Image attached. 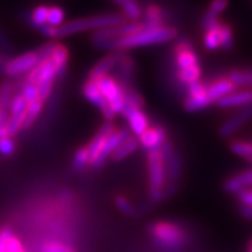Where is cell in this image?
Listing matches in <instances>:
<instances>
[{
	"instance_id": "7402d4cb",
	"label": "cell",
	"mask_w": 252,
	"mask_h": 252,
	"mask_svg": "<svg viewBox=\"0 0 252 252\" xmlns=\"http://www.w3.org/2000/svg\"><path fill=\"white\" fill-rule=\"evenodd\" d=\"M0 252H26L22 242L9 227L0 229Z\"/></svg>"
},
{
	"instance_id": "bcb514c9",
	"label": "cell",
	"mask_w": 252,
	"mask_h": 252,
	"mask_svg": "<svg viewBox=\"0 0 252 252\" xmlns=\"http://www.w3.org/2000/svg\"><path fill=\"white\" fill-rule=\"evenodd\" d=\"M240 213L245 219H247V220H251L252 219V206H249V205H241Z\"/></svg>"
},
{
	"instance_id": "f546056e",
	"label": "cell",
	"mask_w": 252,
	"mask_h": 252,
	"mask_svg": "<svg viewBox=\"0 0 252 252\" xmlns=\"http://www.w3.org/2000/svg\"><path fill=\"white\" fill-rule=\"evenodd\" d=\"M230 151L236 154L237 157H241L243 159L249 160L250 163H252V144L247 142V141H232L229 144Z\"/></svg>"
},
{
	"instance_id": "74e56055",
	"label": "cell",
	"mask_w": 252,
	"mask_h": 252,
	"mask_svg": "<svg viewBox=\"0 0 252 252\" xmlns=\"http://www.w3.org/2000/svg\"><path fill=\"white\" fill-rule=\"evenodd\" d=\"M90 164L89 153H87L86 147H80L76 151L73 158V168L74 170H82L85 166Z\"/></svg>"
},
{
	"instance_id": "ab89813d",
	"label": "cell",
	"mask_w": 252,
	"mask_h": 252,
	"mask_svg": "<svg viewBox=\"0 0 252 252\" xmlns=\"http://www.w3.org/2000/svg\"><path fill=\"white\" fill-rule=\"evenodd\" d=\"M57 45H58L57 42L51 41V42H48V44L42 45L41 48H38L37 50H36V55H37L38 58V62L49 61V59L51 58V55H53V53H54Z\"/></svg>"
},
{
	"instance_id": "4fadbf2b",
	"label": "cell",
	"mask_w": 252,
	"mask_h": 252,
	"mask_svg": "<svg viewBox=\"0 0 252 252\" xmlns=\"http://www.w3.org/2000/svg\"><path fill=\"white\" fill-rule=\"evenodd\" d=\"M160 153L163 155L164 164H165L166 178H169L170 181H177L181 176V169H182V163H181L178 154L174 151L172 144L168 140L161 146Z\"/></svg>"
},
{
	"instance_id": "e575fe53",
	"label": "cell",
	"mask_w": 252,
	"mask_h": 252,
	"mask_svg": "<svg viewBox=\"0 0 252 252\" xmlns=\"http://www.w3.org/2000/svg\"><path fill=\"white\" fill-rule=\"evenodd\" d=\"M219 36H220V45L224 50H230L233 48V31L232 27L227 23H223L219 30Z\"/></svg>"
},
{
	"instance_id": "ffe728a7",
	"label": "cell",
	"mask_w": 252,
	"mask_h": 252,
	"mask_svg": "<svg viewBox=\"0 0 252 252\" xmlns=\"http://www.w3.org/2000/svg\"><path fill=\"white\" fill-rule=\"evenodd\" d=\"M166 19H168V13L164 8H161L158 4H149L144 13V23L145 27H163L166 26Z\"/></svg>"
},
{
	"instance_id": "4dcf8cb0",
	"label": "cell",
	"mask_w": 252,
	"mask_h": 252,
	"mask_svg": "<svg viewBox=\"0 0 252 252\" xmlns=\"http://www.w3.org/2000/svg\"><path fill=\"white\" fill-rule=\"evenodd\" d=\"M211 102L208 99V95L198 96V97H191L187 96V99L185 100V109L189 113L200 112L202 109H206Z\"/></svg>"
},
{
	"instance_id": "5bb4252c",
	"label": "cell",
	"mask_w": 252,
	"mask_h": 252,
	"mask_svg": "<svg viewBox=\"0 0 252 252\" xmlns=\"http://www.w3.org/2000/svg\"><path fill=\"white\" fill-rule=\"evenodd\" d=\"M252 119V105L246 106V108L241 109L240 112L233 115L232 118L225 121L219 128V136L223 138L230 137L232 134L236 133L243 125H246L247 122Z\"/></svg>"
},
{
	"instance_id": "277c9868",
	"label": "cell",
	"mask_w": 252,
	"mask_h": 252,
	"mask_svg": "<svg viewBox=\"0 0 252 252\" xmlns=\"http://www.w3.org/2000/svg\"><path fill=\"white\" fill-rule=\"evenodd\" d=\"M145 26L142 22H125L122 25L108 27V29L95 31L91 36V42L96 48L102 50H112L113 45L117 40L133 35L136 32L141 31Z\"/></svg>"
},
{
	"instance_id": "4316f807",
	"label": "cell",
	"mask_w": 252,
	"mask_h": 252,
	"mask_svg": "<svg viewBox=\"0 0 252 252\" xmlns=\"http://www.w3.org/2000/svg\"><path fill=\"white\" fill-rule=\"evenodd\" d=\"M228 80L237 87H252V69H234L228 74Z\"/></svg>"
},
{
	"instance_id": "7bdbcfd3",
	"label": "cell",
	"mask_w": 252,
	"mask_h": 252,
	"mask_svg": "<svg viewBox=\"0 0 252 252\" xmlns=\"http://www.w3.org/2000/svg\"><path fill=\"white\" fill-rule=\"evenodd\" d=\"M115 205H117V208H118L123 214L126 215L133 214V211H134L133 206H132L131 202L128 201L125 196H118L117 200H115Z\"/></svg>"
},
{
	"instance_id": "ba28073f",
	"label": "cell",
	"mask_w": 252,
	"mask_h": 252,
	"mask_svg": "<svg viewBox=\"0 0 252 252\" xmlns=\"http://www.w3.org/2000/svg\"><path fill=\"white\" fill-rule=\"evenodd\" d=\"M129 137H131V131L129 129H114V132L105 140V144L102 146L99 157L96 158V160L91 164V166L95 168V169L101 168L108 161L109 158L113 157L115 150Z\"/></svg>"
},
{
	"instance_id": "60d3db41",
	"label": "cell",
	"mask_w": 252,
	"mask_h": 252,
	"mask_svg": "<svg viewBox=\"0 0 252 252\" xmlns=\"http://www.w3.org/2000/svg\"><path fill=\"white\" fill-rule=\"evenodd\" d=\"M206 87H208V85L202 83L201 81H196V82L187 85V93H189V96H191V97L205 96L206 95Z\"/></svg>"
},
{
	"instance_id": "9a60e30c",
	"label": "cell",
	"mask_w": 252,
	"mask_h": 252,
	"mask_svg": "<svg viewBox=\"0 0 252 252\" xmlns=\"http://www.w3.org/2000/svg\"><path fill=\"white\" fill-rule=\"evenodd\" d=\"M166 141V132L163 127L160 126H154L145 132L141 137H138V142L145 150L151 153L161 149L164 142Z\"/></svg>"
},
{
	"instance_id": "484cf974",
	"label": "cell",
	"mask_w": 252,
	"mask_h": 252,
	"mask_svg": "<svg viewBox=\"0 0 252 252\" xmlns=\"http://www.w3.org/2000/svg\"><path fill=\"white\" fill-rule=\"evenodd\" d=\"M138 146H140V142L136 137H129L121 145V146L115 150V153L113 154V160L114 161H121V160H125L126 158H128L131 154H133L134 151L137 150Z\"/></svg>"
},
{
	"instance_id": "816d5d0a",
	"label": "cell",
	"mask_w": 252,
	"mask_h": 252,
	"mask_svg": "<svg viewBox=\"0 0 252 252\" xmlns=\"http://www.w3.org/2000/svg\"><path fill=\"white\" fill-rule=\"evenodd\" d=\"M249 252H252V246L250 247V250H249Z\"/></svg>"
},
{
	"instance_id": "2e32d148",
	"label": "cell",
	"mask_w": 252,
	"mask_h": 252,
	"mask_svg": "<svg viewBox=\"0 0 252 252\" xmlns=\"http://www.w3.org/2000/svg\"><path fill=\"white\" fill-rule=\"evenodd\" d=\"M121 53H113V54L106 55L105 58H102L101 61L94 65V68L90 70L89 80L90 81H97L102 77L108 76L114 68L118 67V63L121 61Z\"/></svg>"
},
{
	"instance_id": "c3c4849f",
	"label": "cell",
	"mask_w": 252,
	"mask_h": 252,
	"mask_svg": "<svg viewBox=\"0 0 252 252\" xmlns=\"http://www.w3.org/2000/svg\"><path fill=\"white\" fill-rule=\"evenodd\" d=\"M6 137H9L8 136V131H6V126H0V141Z\"/></svg>"
},
{
	"instance_id": "ee69618b",
	"label": "cell",
	"mask_w": 252,
	"mask_h": 252,
	"mask_svg": "<svg viewBox=\"0 0 252 252\" xmlns=\"http://www.w3.org/2000/svg\"><path fill=\"white\" fill-rule=\"evenodd\" d=\"M228 4H229L228 0H213L210 5H209L208 10L211 13H214L215 16H219L220 13H223L224 10L227 9Z\"/></svg>"
},
{
	"instance_id": "d590c367",
	"label": "cell",
	"mask_w": 252,
	"mask_h": 252,
	"mask_svg": "<svg viewBox=\"0 0 252 252\" xmlns=\"http://www.w3.org/2000/svg\"><path fill=\"white\" fill-rule=\"evenodd\" d=\"M21 95L23 96L26 99V101L29 102H33L36 100L40 99V96H38V89L37 85H35L31 81L26 80L22 85V91H21Z\"/></svg>"
},
{
	"instance_id": "7c38bea8",
	"label": "cell",
	"mask_w": 252,
	"mask_h": 252,
	"mask_svg": "<svg viewBox=\"0 0 252 252\" xmlns=\"http://www.w3.org/2000/svg\"><path fill=\"white\" fill-rule=\"evenodd\" d=\"M82 93L83 96H85L91 104H94V105L97 106V108L101 110L102 115H104V118H105L106 121L110 122L114 119L115 114L113 113V110L110 109L108 102L105 101L104 96L101 95V93H100L99 87H97L95 81H86L82 87Z\"/></svg>"
},
{
	"instance_id": "52a82bcc",
	"label": "cell",
	"mask_w": 252,
	"mask_h": 252,
	"mask_svg": "<svg viewBox=\"0 0 252 252\" xmlns=\"http://www.w3.org/2000/svg\"><path fill=\"white\" fill-rule=\"evenodd\" d=\"M55 78H57V72L51 59L40 62L27 77V80L37 85L38 96L42 101H46L50 97Z\"/></svg>"
},
{
	"instance_id": "681fc988",
	"label": "cell",
	"mask_w": 252,
	"mask_h": 252,
	"mask_svg": "<svg viewBox=\"0 0 252 252\" xmlns=\"http://www.w3.org/2000/svg\"><path fill=\"white\" fill-rule=\"evenodd\" d=\"M1 114H3V109H1V105H0V121H1Z\"/></svg>"
},
{
	"instance_id": "d4e9b609",
	"label": "cell",
	"mask_w": 252,
	"mask_h": 252,
	"mask_svg": "<svg viewBox=\"0 0 252 252\" xmlns=\"http://www.w3.org/2000/svg\"><path fill=\"white\" fill-rule=\"evenodd\" d=\"M42 109H44V101L42 100H36L33 102H30L29 106H27V110H26V117L25 122H23L22 131H27L33 126L37 118L41 114Z\"/></svg>"
},
{
	"instance_id": "8fae6325",
	"label": "cell",
	"mask_w": 252,
	"mask_h": 252,
	"mask_svg": "<svg viewBox=\"0 0 252 252\" xmlns=\"http://www.w3.org/2000/svg\"><path fill=\"white\" fill-rule=\"evenodd\" d=\"M122 115L127 119L129 129L137 138L141 137L150 128V121L147 118V115L142 112V109H138L126 102L125 108L122 110Z\"/></svg>"
},
{
	"instance_id": "ac0fdd59",
	"label": "cell",
	"mask_w": 252,
	"mask_h": 252,
	"mask_svg": "<svg viewBox=\"0 0 252 252\" xmlns=\"http://www.w3.org/2000/svg\"><path fill=\"white\" fill-rule=\"evenodd\" d=\"M238 87L234 83L230 82L228 78H221L215 82L210 83L206 87V95L210 102H218L220 99L225 97V96L230 95V94L236 93Z\"/></svg>"
},
{
	"instance_id": "44dd1931",
	"label": "cell",
	"mask_w": 252,
	"mask_h": 252,
	"mask_svg": "<svg viewBox=\"0 0 252 252\" xmlns=\"http://www.w3.org/2000/svg\"><path fill=\"white\" fill-rule=\"evenodd\" d=\"M250 186H252V169L238 173L227 179L224 183V191L232 195H238L242 189H246Z\"/></svg>"
},
{
	"instance_id": "3957f363",
	"label": "cell",
	"mask_w": 252,
	"mask_h": 252,
	"mask_svg": "<svg viewBox=\"0 0 252 252\" xmlns=\"http://www.w3.org/2000/svg\"><path fill=\"white\" fill-rule=\"evenodd\" d=\"M149 170V196L153 202H160L164 196V186L166 182V170L163 155L160 150L151 151L147 155Z\"/></svg>"
},
{
	"instance_id": "f6af8a7d",
	"label": "cell",
	"mask_w": 252,
	"mask_h": 252,
	"mask_svg": "<svg viewBox=\"0 0 252 252\" xmlns=\"http://www.w3.org/2000/svg\"><path fill=\"white\" fill-rule=\"evenodd\" d=\"M237 196H238L241 205L252 206V189H242Z\"/></svg>"
},
{
	"instance_id": "836d02e7",
	"label": "cell",
	"mask_w": 252,
	"mask_h": 252,
	"mask_svg": "<svg viewBox=\"0 0 252 252\" xmlns=\"http://www.w3.org/2000/svg\"><path fill=\"white\" fill-rule=\"evenodd\" d=\"M64 14L63 9L59 8V6H49V12H48V25L51 26V27H61L64 23Z\"/></svg>"
},
{
	"instance_id": "603a6c76",
	"label": "cell",
	"mask_w": 252,
	"mask_h": 252,
	"mask_svg": "<svg viewBox=\"0 0 252 252\" xmlns=\"http://www.w3.org/2000/svg\"><path fill=\"white\" fill-rule=\"evenodd\" d=\"M223 21L220 18L217 19L209 29L205 30L204 36V46L206 50H217V49L221 48L220 45V36H219V30H220Z\"/></svg>"
},
{
	"instance_id": "83f0119b",
	"label": "cell",
	"mask_w": 252,
	"mask_h": 252,
	"mask_svg": "<svg viewBox=\"0 0 252 252\" xmlns=\"http://www.w3.org/2000/svg\"><path fill=\"white\" fill-rule=\"evenodd\" d=\"M48 12H49L48 5L36 6L35 9L31 12V14H30V18H29L30 25L37 30L44 27L45 25H48Z\"/></svg>"
},
{
	"instance_id": "d6a6232c",
	"label": "cell",
	"mask_w": 252,
	"mask_h": 252,
	"mask_svg": "<svg viewBox=\"0 0 252 252\" xmlns=\"http://www.w3.org/2000/svg\"><path fill=\"white\" fill-rule=\"evenodd\" d=\"M27 106H29V102L26 101V99L21 94L13 95L9 105V115L25 114L26 110H27Z\"/></svg>"
},
{
	"instance_id": "7a4b0ae2",
	"label": "cell",
	"mask_w": 252,
	"mask_h": 252,
	"mask_svg": "<svg viewBox=\"0 0 252 252\" xmlns=\"http://www.w3.org/2000/svg\"><path fill=\"white\" fill-rule=\"evenodd\" d=\"M125 17L121 14H100V16L87 17V18L73 19L67 23H63L61 27L55 29V38L67 37L76 35L78 32L99 31V30L114 27V26L125 23Z\"/></svg>"
},
{
	"instance_id": "f35d334b",
	"label": "cell",
	"mask_w": 252,
	"mask_h": 252,
	"mask_svg": "<svg viewBox=\"0 0 252 252\" xmlns=\"http://www.w3.org/2000/svg\"><path fill=\"white\" fill-rule=\"evenodd\" d=\"M40 252H77L72 247L59 242H46L41 246Z\"/></svg>"
},
{
	"instance_id": "cb8c5ba5",
	"label": "cell",
	"mask_w": 252,
	"mask_h": 252,
	"mask_svg": "<svg viewBox=\"0 0 252 252\" xmlns=\"http://www.w3.org/2000/svg\"><path fill=\"white\" fill-rule=\"evenodd\" d=\"M68 58H69V53H68V49L64 46V45L58 44L57 48H55L54 53L51 55V62L54 64L55 72H57V78L59 77H63L67 72L68 67Z\"/></svg>"
},
{
	"instance_id": "6da1fadb",
	"label": "cell",
	"mask_w": 252,
	"mask_h": 252,
	"mask_svg": "<svg viewBox=\"0 0 252 252\" xmlns=\"http://www.w3.org/2000/svg\"><path fill=\"white\" fill-rule=\"evenodd\" d=\"M177 36H178V31L173 26H163V27H154V29L144 27L141 31L136 32L133 35L117 40L113 45L112 50L121 51L147 46V45L164 44V42L174 40Z\"/></svg>"
},
{
	"instance_id": "30bf717a",
	"label": "cell",
	"mask_w": 252,
	"mask_h": 252,
	"mask_svg": "<svg viewBox=\"0 0 252 252\" xmlns=\"http://www.w3.org/2000/svg\"><path fill=\"white\" fill-rule=\"evenodd\" d=\"M174 57H176L177 70L200 65V58L187 38H182L177 42L174 46Z\"/></svg>"
},
{
	"instance_id": "b9f144b4",
	"label": "cell",
	"mask_w": 252,
	"mask_h": 252,
	"mask_svg": "<svg viewBox=\"0 0 252 252\" xmlns=\"http://www.w3.org/2000/svg\"><path fill=\"white\" fill-rule=\"evenodd\" d=\"M16 151V144L12 137H6L0 141V154L4 157H10Z\"/></svg>"
},
{
	"instance_id": "e0dca14e",
	"label": "cell",
	"mask_w": 252,
	"mask_h": 252,
	"mask_svg": "<svg viewBox=\"0 0 252 252\" xmlns=\"http://www.w3.org/2000/svg\"><path fill=\"white\" fill-rule=\"evenodd\" d=\"M114 132V127L110 122H106L105 125H102L99 132L96 133L95 137L90 141V144L87 145V153H89V159H90V165L96 160V158L99 157L100 151H101L102 146L105 144V140Z\"/></svg>"
},
{
	"instance_id": "9c48e42d",
	"label": "cell",
	"mask_w": 252,
	"mask_h": 252,
	"mask_svg": "<svg viewBox=\"0 0 252 252\" xmlns=\"http://www.w3.org/2000/svg\"><path fill=\"white\" fill-rule=\"evenodd\" d=\"M38 63L40 62L36 55V51H30V53H25L12 61L6 62L3 70L6 76L18 77L25 73H30Z\"/></svg>"
},
{
	"instance_id": "d6986e66",
	"label": "cell",
	"mask_w": 252,
	"mask_h": 252,
	"mask_svg": "<svg viewBox=\"0 0 252 252\" xmlns=\"http://www.w3.org/2000/svg\"><path fill=\"white\" fill-rule=\"evenodd\" d=\"M217 105L221 109L240 108V106L252 105V90H243V91H236L220 99L217 102Z\"/></svg>"
},
{
	"instance_id": "1f68e13d",
	"label": "cell",
	"mask_w": 252,
	"mask_h": 252,
	"mask_svg": "<svg viewBox=\"0 0 252 252\" xmlns=\"http://www.w3.org/2000/svg\"><path fill=\"white\" fill-rule=\"evenodd\" d=\"M201 67L197 65V67L187 68V69L177 70V77L178 80L181 81L185 85H189L192 82H196V81H200V77H201Z\"/></svg>"
},
{
	"instance_id": "8d00e7d4",
	"label": "cell",
	"mask_w": 252,
	"mask_h": 252,
	"mask_svg": "<svg viewBox=\"0 0 252 252\" xmlns=\"http://www.w3.org/2000/svg\"><path fill=\"white\" fill-rule=\"evenodd\" d=\"M13 97V87L10 83H3L0 87V105L3 110L9 112V105Z\"/></svg>"
},
{
	"instance_id": "7dc6e473",
	"label": "cell",
	"mask_w": 252,
	"mask_h": 252,
	"mask_svg": "<svg viewBox=\"0 0 252 252\" xmlns=\"http://www.w3.org/2000/svg\"><path fill=\"white\" fill-rule=\"evenodd\" d=\"M0 49H3V50H8V49H10L9 38L6 37V35L4 33V31L1 29H0Z\"/></svg>"
},
{
	"instance_id": "5b68a950",
	"label": "cell",
	"mask_w": 252,
	"mask_h": 252,
	"mask_svg": "<svg viewBox=\"0 0 252 252\" xmlns=\"http://www.w3.org/2000/svg\"><path fill=\"white\" fill-rule=\"evenodd\" d=\"M151 237L158 246L165 250H178L186 242V233L177 224L160 221L150 229Z\"/></svg>"
},
{
	"instance_id": "f907efd6",
	"label": "cell",
	"mask_w": 252,
	"mask_h": 252,
	"mask_svg": "<svg viewBox=\"0 0 252 252\" xmlns=\"http://www.w3.org/2000/svg\"><path fill=\"white\" fill-rule=\"evenodd\" d=\"M114 1H115V3H118V4H121V3H122V1H123V0H114Z\"/></svg>"
},
{
	"instance_id": "8992f818",
	"label": "cell",
	"mask_w": 252,
	"mask_h": 252,
	"mask_svg": "<svg viewBox=\"0 0 252 252\" xmlns=\"http://www.w3.org/2000/svg\"><path fill=\"white\" fill-rule=\"evenodd\" d=\"M95 82L99 87L101 95L104 96L105 101L108 102L110 109L113 110V113L115 115L122 114V110H123L126 104V90H127V87L121 81L115 80L114 77L110 76V74L102 77Z\"/></svg>"
},
{
	"instance_id": "f1b7e54d",
	"label": "cell",
	"mask_w": 252,
	"mask_h": 252,
	"mask_svg": "<svg viewBox=\"0 0 252 252\" xmlns=\"http://www.w3.org/2000/svg\"><path fill=\"white\" fill-rule=\"evenodd\" d=\"M121 6L125 16L128 19H131L132 22H137L144 13L137 0H123L121 3Z\"/></svg>"
}]
</instances>
